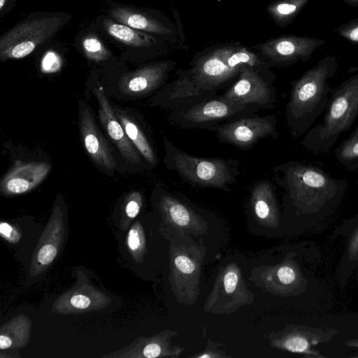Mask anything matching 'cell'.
<instances>
[{
  "label": "cell",
  "instance_id": "obj_25",
  "mask_svg": "<svg viewBox=\"0 0 358 358\" xmlns=\"http://www.w3.org/2000/svg\"><path fill=\"white\" fill-rule=\"evenodd\" d=\"M337 161L349 171L358 170V126L335 149Z\"/></svg>",
  "mask_w": 358,
  "mask_h": 358
},
{
  "label": "cell",
  "instance_id": "obj_23",
  "mask_svg": "<svg viewBox=\"0 0 358 358\" xmlns=\"http://www.w3.org/2000/svg\"><path fill=\"white\" fill-rule=\"evenodd\" d=\"M113 110L124 130L141 155L152 166L157 164V157L148 138L142 129L123 110L115 108Z\"/></svg>",
  "mask_w": 358,
  "mask_h": 358
},
{
  "label": "cell",
  "instance_id": "obj_28",
  "mask_svg": "<svg viewBox=\"0 0 358 358\" xmlns=\"http://www.w3.org/2000/svg\"><path fill=\"white\" fill-rule=\"evenodd\" d=\"M57 255V248L53 245H45L43 246L38 253V261L41 264L51 263Z\"/></svg>",
  "mask_w": 358,
  "mask_h": 358
},
{
  "label": "cell",
  "instance_id": "obj_8",
  "mask_svg": "<svg viewBox=\"0 0 358 358\" xmlns=\"http://www.w3.org/2000/svg\"><path fill=\"white\" fill-rule=\"evenodd\" d=\"M94 23L103 38L127 59L146 62L166 56L175 49L165 40L117 22L106 14L97 15Z\"/></svg>",
  "mask_w": 358,
  "mask_h": 358
},
{
  "label": "cell",
  "instance_id": "obj_32",
  "mask_svg": "<svg viewBox=\"0 0 358 358\" xmlns=\"http://www.w3.org/2000/svg\"><path fill=\"white\" fill-rule=\"evenodd\" d=\"M17 0H0V17H3L16 5Z\"/></svg>",
  "mask_w": 358,
  "mask_h": 358
},
{
  "label": "cell",
  "instance_id": "obj_35",
  "mask_svg": "<svg viewBox=\"0 0 358 358\" xmlns=\"http://www.w3.org/2000/svg\"><path fill=\"white\" fill-rule=\"evenodd\" d=\"M345 3L353 6V7H357L358 6V0H342Z\"/></svg>",
  "mask_w": 358,
  "mask_h": 358
},
{
  "label": "cell",
  "instance_id": "obj_10",
  "mask_svg": "<svg viewBox=\"0 0 358 358\" xmlns=\"http://www.w3.org/2000/svg\"><path fill=\"white\" fill-rule=\"evenodd\" d=\"M275 79L270 66L245 65L236 81L222 95L229 101L270 110L277 101Z\"/></svg>",
  "mask_w": 358,
  "mask_h": 358
},
{
  "label": "cell",
  "instance_id": "obj_16",
  "mask_svg": "<svg viewBox=\"0 0 358 358\" xmlns=\"http://www.w3.org/2000/svg\"><path fill=\"white\" fill-rule=\"evenodd\" d=\"M176 66L172 59L152 61L135 71L124 73L118 87L124 94L143 96L163 87Z\"/></svg>",
  "mask_w": 358,
  "mask_h": 358
},
{
  "label": "cell",
  "instance_id": "obj_12",
  "mask_svg": "<svg viewBox=\"0 0 358 358\" xmlns=\"http://www.w3.org/2000/svg\"><path fill=\"white\" fill-rule=\"evenodd\" d=\"M254 299L255 294L248 289L241 268L232 262L220 268L203 310L216 315L231 314L251 304Z\"/></svg>",
  "mask_w": 358,
  "mask_h": 358
},
{
  "label": "cell",
  "instance_id": "obj_19",
  "mask_svg": "<svg viewBox=\"0 0 358 358\" xmlns=\"http://www.w3.org/2000/svg\"><path fill=\"white\" fill-rule=\"evenodd\" d=\"M81 106L80 130L85 148L96 164L106 170L113 171L116 167V162L110 147L87 107L83 103Z\"/></svg>",
  "mask_w": 358,
  "mask_h": 358
},
{
  "label": "cell",
  "instance_id": "obj_18",
  "mask_svg": "<svg viewBox=\"0 0 358 358\" xmlns=\"http://www.w3.org/2000/svg\"><path fill=\"white\" fill-rule=\"evenodd\" d=\"M94 92L98 101L100 121L110 140L118 148L124 159L132 164H139L140 153L127 137L102 88L98 85Z\"/></svg>",
  "mask_w": 358,
  "mask_h": 358
},
{
  "label": "cell",
  "instance_id": "obj_1",
  "mask_svg": "<svg viewBox=\"0 0 358 358\" xmlns=\"http://www.w3.org/2000/svg\"><path fill=\"white\" fill-rule=\"evenodd\" d=\"M187 69H179L177 78L166 83L153 99L166 109L213 96L236 78L245 65L270 66L255 50L237 43H221L197 52Z\"/></svg>",
  "mask_w": 358,
  "mask_h": 358
},
{
  "label": "cell",
  "instance_id": "obj_33",
  "mask_svg": "<svg viewBox=\"0 0 358 358\" xmlns=\"http://www.w3.org/2000/svg\"><path fill=\"white\" fill-rule=\"evenodd\" d=\"M0 231L3 236L7 238H11L13 235V228L8 223L1 222L0 225Z\"/></svg>",
  "mask_w": 358,
  "mask_h": 358
},
{
  "label": "cell",
  "instance_id": "obj_3",
  "mask_svg": "<svg viewBox=\"0 0 358 358\" xmlns=\"http://www.w3.org/2000/svg\"><path fill=\"white\" fill-rule=\"evenodd\" d=\"M338 68L336 57L327 55L290 83L285 117L294 137L306 134L326 110L331 91L328 80L336 75Z\"/></svg>",
  "mask_w": 358,
  "mask_h": 358
},
{
  "label": "cell",
  "instance_id": "obj_14",
  "mask_svg": "<svg viewBox=\"0 0 358 358\" xmlns=\"http://www.w3.org/2000/svg\"><path fill=\"white\" fill-rule=\"evenodd\" d=\"M326 41L294 34H284L252 46L271 66H287L307 62Z\"/></svg>",
  "mask_w": 358,
  "mask_h": 358
},
{
  "label": "cell",
  "instance_id": "obj_30",
  "mask_svg": "<svg viewBox=\"0 0 358 358\" xmlns=\"http://www.w3.org/2000/svg\"><path fill=\"white\" fill-rule=\"evenodd\" d=\"M128 245L133 251L138 250L141 245L140 234L135 228H132L129 232Z\"/></svg>",
  "mask_w": 358,
  "mask_h": 358
},
{
  "label": "cell",
  "instance_id": "obj_6",
  "mask_svg": "<svg viewBox=\"0 0 358 358\" xmlns=\"http://www.w3.org/2000/svg\"><path fill=\"white\" fill-rule=\"evenodd\" d=\"M64 11L34 12L0 36V61L24 58L52 39L71 20Z\"/></svg>",
  "mask_w": 358,
  "mask_h": 358
},
{
  "label": "cell",
  "instance_id": "obj_27",
  "mask_svg": "<svg viewBox=\"0 0 358 358\" xmlns=\"http://www.w3.org/2000/svg\"><path fill=\"white\" fill-rule=\"evenodd\" d=\"M141 195L134 192L129 195V198L125 206L127 215L130 218H134L138 214L141 206Z\"/></svg>",
  "mask_w": 358,
  "mask_h": 358
},
{
  "label": "cell",
  "instance_id": "obj_5",
  "mask_svg": "<svg viewBox=\"0 0 358 358\" xmlns=\"http://www.w3.org/2000/svg\"><path fill=\"white\" fill-rule=\"evenodd\" d=\"M164 164L192 186L210 187L230 192L240 175V161L236 159L203 158L189 155L176 147L166 137Z\"/></svg>",
  "mask_w": 358,
  "mask_h": 358
},
{
  "label": "cell",
  "instance_id": "obj_20",
  "mask_svg": "<svg viewBox=\"0 0 358 358\" xmlns=\"http://www.w3.org/2000/svg\"><path fill=\"white\" fill-rule=\"evenodd\" d=\"M250 206L257 221L267 227L275 228L279 223V208L275 187L268 180H261L252 187Z\"/></svg>",
  "mask_w": 358,
  "mask_h": 358
},
{
  "label": "cell",
  "instance_id": "obj_9",
  "mask_svg": "<svg viewBox=\"0 0 358 358\" xmlns=\"http://www.w3.org/2000/svg\"><path fill=\"white\" fill-rule=\"evenodd\" d=\"M105 14L117 22L157 36L175 49H183L184 43L180 39L177 27L159 10L108 0Z\"/></svg>",
  "mask_w": 358,
  "mask_h": 358
},
{
  "label": "cell",
  "instance_id": "obj_26",
  "mask_svg": "<svg viewBox=\"0 0 358 358\" xmlns=\"http://www.w3.org/2000/svg\"><path fill=\"white\" fill-rule=\"evenodd\" d=\"M338 36L354 44H358V17L334 28Z\"/></svg>",
  "mask_w": 358,
  "mask_h": 358
},
{
  "label": "cell",
  "instance_id": "obj_22",
  "mask_svg": "<svg viewBox=\"0 0 358 358\" xmlns=\"http://www.w3.org/2000/svg\"><path fill=\"white\" fill-rule=\"evenodd\" d=\"M295 280L294 270L286 264L255 268L252 271L250 278V280L254 282L256 286L272 293H278L282 286L292 285Z\"/></svg>",
  "mask_w": 358,
  "mask_h": 358
},
{
  "label": "cell",
  "instance_id": "obj_11",
  "mask_svg": "<svg viewBox=\"0 0 358 358\" xmlns=\"http://www.w3.org/2000/svg\"><path fill=\"white\" fill-rule=\"evenodd\" d=\"M203 255L198 245L177 243L171 249L170 282L180 303L192 305L200 294Z\"/></svg>",
  "mask_w": 358,
  "mask_h": 358
},
{
  "label": "cell",
  "instance_id": "obj_13",
  "mask_svg": "<svg viewBox=\"0 0 358 358\" xmlns=\"http://www.w3.org/2000/svg\"><path fill=\"white\" fill-rule=\"evenodd\" d=\"M277 123L275 115H255L214 126L208 131H215L222 143L248 150L263 138H277L279 136Z\"/></svg>",
  "mask_w": 358,
  "mask_h": 358
},
{
  "label": "cell",
  "instance_id": "obj_29",
  "mask_svg": "<svg viewBox=\"0 0 358 358\" xmlns=\"http://www.w3.org/2000/svg\"><path fill=\"white\" fill-rule=\"evenodd\" d=\"M206 349L202 352L201 355L196 356L197 358H212V357H225L227 355L222 354L220 350L213 347V344L210 341H208Z\"/></svg>",
  "mask_w": 358,
  "mask_h": 358
},
{
  "label": "cell",
  "instance_id": "obj_34",
  "mask_svg": "<svg viewBox=\"0 0 358 358\" xmlns=\"http://www.w3.org/2000/svg\"><path fill=\"white\" fill-rule=\"evenodd\" d=\"M12 344V341L10 338L6 336L1 335L0 336V348L5 350L8 348Z\"/></svg>",
  "mask_w": 358,
  "mask_h": 358
},
{
  "label": "cell",
  "instance_id": "obj_2",
  "mask_svg": "<svg viewBox=\"0 0 358 358\" xmlns=\"http://www.w3.org/2000/svg\"><path fill=\"white\" fill-rule=\"evenodd\" d=\"M273 179L285 192V197L299 211L331 208L343 198L348 181L336 178L322 169L297 161H289L273 168Z\"/></svg>",
  "mask_w": 358,
  "mask_h": 358
},
{
  "label": "cell",
  "instance_id": "obj_24",
  "mask_svg": "<svg viewBox=\"0 0 358 358\" xmlns=\"http://www.w3.org/2000/svg\"><path fill=\"white\" fill-rule=\"evenodd\" d=\"M311 0H275L266 6L271 18L278 27L285 28L296 18Z\"/></svg>",
  "mask_w": 358,
  "mask_h": 358
},
{
  "label": "cell",
  "instance_id": "obj_7",
  "mask_svg": "<svg viewBox=\"0 0 358 358\" xmlns=\"http://www.w3.org/2000/svg\"><path fill=\"white\" fill-rule=\"evenodd\" d=\"M260 110L224 98L222 94L196 99L170 109L169 122L180 129L209 130L214 126L257 115Z\"/></svg>",
  "mask_w": 358,
  "mask_h": 358
},
{
  "label": "cell",
  "instance_id": "obj_15",
  "mask_svg": "<svg viewBox=\"0 0 358 358\" xmlns=\"http://www.w3.org/2000/svg\"><path fill=\"white\" fill-rule=\"evenodd\" d=\"M159 207L166 224L178 235L205 234L208 224L204 219L191 207L184 199L176 193L160 189Z\"/></svg>",
  "mask_w": 358,
  "mask_h": 358
},
{
  "label": "cell",
  "instance_id": "obj_4",
  "mask_svg": "<svg viewBox=\"0 0 358 358\" xmlns=\"http://www.w3.org/2000/svg\"><path fill=\"white\" fill-rule=\"evenodd\" d=\"M357 116L358 73L331 90L322 121L306 133L301 144L314 154H327Z\"/></svg>",
  "mask_w": 358,
  "mask_h": 358
},
{
  "label": "cell",
  "instance_id": "obj_17",
  "mask_svg": "<svg viewBox=\"0 0 358 358\" xmlns=\"http://www.w3.org/2000/svg\"><path fill=\"white\" fill-rule=\"evenodd\" d=\"M50 169L45 162L17 161L1 179V191L6 195L28 192L45 180Z\"/></svg>",
  "mask_w": 358,
  "mask_h": 358
},
{
  "label": "cell",
  "instance_id": "obj_21",
  "mask_svg": "<svg viewBox=\"0 0 358 358\" xmlns=\"http://www.w3.org/2000/svg\"><path fill=\"white\" fill-rule=\"evenodd\" d=\"M105 41L93 22L77 33L74 46L89 62L101 64L115 59Z\"/></svg>",
  "mask_w": 358,
  "mask_h": 358
},
{
  "label": "cell",
  "instance_id": "obj_31",
  "mask_svg": "<svg viewBox=\"0 0 358 358\" xmlns=\"http://www.w3.org/2000/svg\"><path fill=\"white\" fill-rule=\"evenodd\" d=\"M71 303L76 308L83 309L90 306V300L86 296L78 294L71 299Z\"/></svg>",
  "mask_w": 358,
  "mask_h": 358
}]
</instances>
